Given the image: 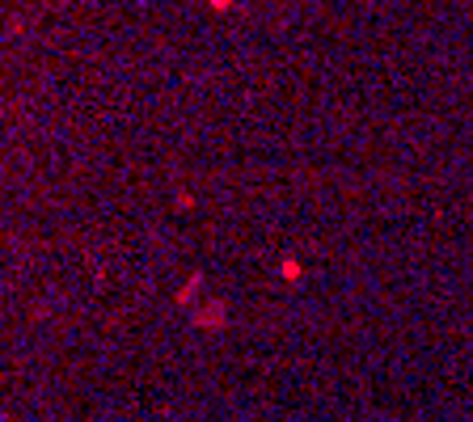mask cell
Instances as JSON below:
<instances>
[{"instance_id":"cell-1","label":"cell","mask_w":473,"mask_h":422,"mask_svg":"<svg viewBox=\"0 0 473 422\" xmlns=\"http://www.w3.org/2000/svg\"><path fill=\"white\" fill-rule=\"evenodd\" d=\"M229 4H233V0H211V9H229Z\"/></svg>"}]
</instances>
